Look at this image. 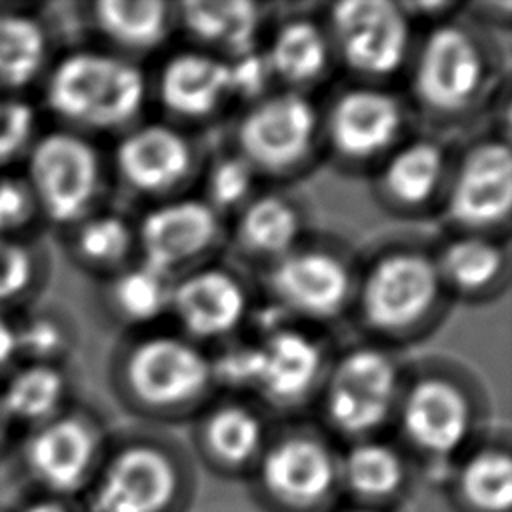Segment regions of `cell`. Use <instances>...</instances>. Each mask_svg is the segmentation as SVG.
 Returning <instances> with one entry per match:
<instances>
[{
  "label": "cell",
  "instance_id": "cell-42",
  "mask_svg": "<svg viewBox=\"0 0 512 512\" xmlns=\"http://www.w3.org/2000/svg\"><path fill=\"white\" fill-rule=\"evenodd\" d=\"M14 430L10 426V422L6 420L2 408H0V462L8 456V450L12 446V440H14Z\"/></svg>",
  "mask_w": 512,
  "mask_h": 512
},
{
  "label": "cell",
  "instance_id": "cell-34",
  "mask_svg": "<svg viewBox=\"0 0 512 512\" xmlns=\"http://www.w3.org/2000/svg\"><path fill=\"white\" fill-rule=\"evenodd\" d=\"M48 272V254L38 238L0 236V312L18 314L36 304Z\"/></svg>",
  "mask_w": 512,
  "mask_h": 512
},
{
  "label": "cell",
  "instance_id": "cell-15",
  "mask_svg": "<svg viewBox=\"0 0 512 512\" xmlns=\"http://www.w3.org/2000/svg\"><path fill=\"white\" fill-rule=\"evenodd\" d=\"M512 210V152L500 138L464 150L448 174L444 214L462 232L492 234L508 224Z\"/></svg>",
  "mask_w": 512,
  "mask_h": 512
},
{
  "label": "cell",
  "instance_id": "cell-38",
  "mask_svg": "<svg viewBox=\"0 0 512 512\" xmlns=\"http://www.w3.org/2000/svg\"><path fill=\"white\" fill-rule=\"evenodd\" d=\"M40 222V214L22 172L0 170V236L26 238Z\"/></svg>",
  "mask_w": 512,
  "mask_h": 512
},
{
  "label": "cell",
  "instance_id": "cell-21",
  "mask_svg": "<svg viewBox=\"0 0 512 512\" xmlns=\"http://www.w3.org/2000/svg\"><path fill=\"white\" fill-rule=\"evenodd\" d=\"M342 502L402 510L418 472L396 440L384 436L344 444L338 456Z\"/></svg>",
  "mask_w": 512,
  "mask_h": 512
},
{
  "label": "cell",
  "instance_id": "cell-4",
  "mask_svg": "<svg viewBox=\"0 0 512 512\" xmlns=\"http://www.w3.org/2000/svg\"><path fill=\"white\" fill-rule=\"evenodd\" d=\"M38 88L42 110L56 126L86 136L128 130L148 96L146 76L134 60L82 46L52 58Z\"/></svg>",
  "mask_w": 512,
  "mask_h": 512
},
{
  "label": "cell",
  "instance_id": "cell-26",
  "mask_svg": "<svg viewBox=\"0 0 512 512\" xmlns=\"http://www.w3.org/2000/svg\"><path fill=\"white\" fill-rule=\"evenodd\" d=\"M52 62V34L42 14L0 4V96H28Z\"/></svg>",
  "mask_w": 512,
  "mask_h": 512
},
{
  "label": "cell",
  "instance_id": "cell-13",
  "mask_svg": "<svg viewBox=\"0 0 512 512\" xmlns=\"http://www.w3.org/2000/svg\"><path fill=\"white\" fill-rule=\"evenodd\" d=\"M356 272L332 246L298 244L266 266V290L282 314L302 322H332L354 300Z\"/></svg>",
  "mask_w": 512,
  "mask_h": 512
},
{
  "label": "cell",
  "instance_id": "cell-18",
  "mask_svg": "<svg viewBox=\"0 0 512 512\" xmlns=\"http://www.w3.org/2000/svg\"><path fill=\"white\" fill-rule=\"evenodd\" d=\"M190 454L224 480H246L258 462L270 424L264 410L244 398L210 400L194 418Z\"/></svg>",
  "mask_w": 512,
  "mask_h": 512
},
{
  "label": "cell",
  "instance_id": "cell-27",
  "mask_svg": "<svg viewBox=\"0 0 512 512\" xmlns=\"http://www.w3.org/2000/svg\"><path fill=\"white\" fill-rule=\"evenodd\" d=\"M446 292L468 300L496 294L508 280V250L492 234L462 232L434 256Z\"/></svg>",
  "mask_w": 512,
  "mask_h": 512
},
{
  "label": "cell",
  "instance_id": "cell-32",
  "mask_svg": "<svg viewBox=\"0 0 512 512\" xmlns=\"http://www.w3.org/2000/svg\"><path fill=\"white\" fill-rule=\"evenodd\" d=\"M70 258L88 272L106 274V278L128 266L136 250V230L120 214L94 210L74 226L64 230Z\"/></svg>",
  "mask_w": 512,
  "mask_h": 512
},
{
  "label": "cell",
  "instance_id": "cell-2",
  "mask_svg": "<svg viewBox=\"0 0 512 512\" xmlns=\"http://www.w3.org/2000/svg\"><path fill=\"white\" fill-rule=\"evenodd\" d=\"M180 440L158 426L110 436L106 454L80 496L84 512H188L196 498V466Z\"/></svg>",
  "mask_w": 512,
  "mask_h": 512
},
{
  "label": "cell",
  "instance_id": "cell-19",
  "mask_svg": "<svg viewBox=\"0 0 512 512\" xmlns=\"http://www.w3.org/2000/svg\"><path fill=\"white\" fill-rule=\"evenodd\" d=\"M112 164L118 180L134 194L170 198L196 166L194 144L166 122H144L124 130L114 146Z\"/></svg>",
  "mask_w": 512,
  "mask_h": 512
},
{
  "label": "cell",
  "instance_id": "cell-23",
  "mask_svg": "<svg viewBox=\"0 0 512 512\" xmlns=\"http://www.w3.org/2000/svg\"><path fill=\"white\" fill-rule=\"evenodd\" d=\"M162 108L182 120H206L232 100L228 60L200 50L168 56L156 78Z\"/></svg>",
  "mask_w": 512,
  "mask_h": 512
},
{
  "label": "cell",
  "instance_id": "cell-29",
  "mask_svg": "<svg viewBox=\"0 0 512 512\" xmlns=\"http://www.w3.org/2000/svg\"><path fill=\"white\" fill-rule=\"evenodd\" d=\"M70 400L64 364L18 362L0 380V408L14 434L54 418L72 404Z\"/></svg>",
  "mask_w": 512,
  "mask_h": 512
},
{
  "label": "cell",
  "instance_id": "cell-11",
  "mask_svg": "<svg viewBox=\"0 0 512 512\" xmlns=\"http://www.w3.org/2000/svg\"><path fill=\"white\" fill-rule=\"evenodd\" d=\"M322 118L304 92L278 90L246 106L236 124V154L260 176H292L314 156Z\"/></svg>",
  "mask_w": 512,
  "mask_h": 512
},
{
  "label": "cell",
  "instance_id": "cell-8",
  "mask_svg": "<svg viewBox=\"0 0 512 512\" xmlns=\"http://www.w3.org/2000/svg\"><path fill=\"white\" fill-rule=\"evenodd\" d=\"M112 432L76 404L14 436L8 456L20 492H44L80 500L90 486Z\"/></svg>",
  "mask_w": 512,
  "mask_h": 512
},
{
  "label": "cell",
  "instance_id": "cell-35",
  "mask_svg": "<svg viewBox=\"0 0 512 512\" xmlns=\"http://www.w3.org/2000/svg\"><path fill=\"white\" fill-rule=\"evenodd\" d=\"M20 362L62 364L74 344V328L54 308L28 306L14 314Z\"/></svg>",
  "mask_w": 512,
  "mask_h": 512
},
{
  "label": "cell",
  "instance_id": "cell-30",
  "mask_svg": "<svg viewBox=\"0 0 512 512\" xmlns=\"http://www.w3.org/2000/svg\"><path fill=\"white\" fill-rule=\"evenodd\" d=\"M88 20L112 52L148 54L162 46L176 24V4L164 0H102L90 4Z\"/></svg>",
  "mask_w": 512,
  "mask_h": 512
},
{
  "label": "cell",
  "instance_id": "cell-3",
  "mask_svg": "<svg viewBox=\"0 0 512 512\" xmlns=\"http://www.w3.org/2000/svg\"><path fill=\"white\" fill-rule=\"evenodd\" d=\"M110 388L148 426L192 420L216 388L212 358L182 334L146 332L116 348Z\"/></svg>",
  "mask_w": 512,
  "mask_h": 512
},
{
  "label": "cell",
  "instance_id": "cell-22",
  "mask_svg": "<svg viewBox=\"0 0 512 512\" xmlns=\"http://www.w3.org/2000/svg\"><path fill=\"white\" fill-rule=\"evenodd\" d=\"M440 492L452 512H512V450L486 430L450 468Z\"/></svg>",
  "mask_w": 512,
  "mask_h": 512
},
{
  "label": "cell",
  "instance_id": "cell-40",
  "mask_svg": "<svg viewBox=\"0 0 512 512\" xmlns=\"http://www.w3.org/2000/svg\"><path fill=\"white\" fill-rule=\"evenodd\" d=\"M10 512H84L74 498L44 494V492H20Z\"/></svg>",
  "mask_w": 512,
  "mask_h": 512
},
{
  "label": "cell",
  "instance_id": "cell-39",
  "mask_svg": "<svg viewBox=\"0 0 512 512\" xmlns=\"http://www.w3.org/2000/svg\"><path fill=\"white\" fill-rule=\"evenodd\" d=\"M228 72L232 98H242L252 104L268 94L272 74L260 48L228 60Z\"/></svg>",
  "mask_w": 512,
  "mask_h": 512
},
{
  "label": "cell",
  "instance_id": "cell-24",
  "mask_svg": "<svg viewBox=\"0 0 512 512\" xmlns=\"http://www.w3.org/2000/svg\"><path fill=\"white\" fill-rule=\"evenodd\" d=\"M448 156L432 138L402 140L378 164L376 192L386 208L420 212L432 206L448 182Z\"/></svg>",
  "mask_w": 512,
  "mask_h": 512
},
{
  "label": "cell",
  "instance_id": "cell-43",
  "mask_svg": "<svg viewBox=\"0 0 512 512\" xmlns=\"http://www.w3.org/2000/svg\"><path fill=\"white\" fill-rule=\"evenodd\" d=\"M334 512H402V510H392V508H376V506H362V504H350L342 502Z\"/></svg>",
  "mask_w": 512,
  "mask_h": 512
},
{
  "label": "cell",
  "instance_id": "cell-17",
  "mask_svg": "<svg viewBox=\"0 0 512 512\" xmlns=\"http://www.w3.org/2000/svg\"><path fill=\"white\" fill-rule=\"evenodd\" d=\"M136 230L140 262L166 274L180 276L202 266L222 238V216L202 198H166L144 212Z\"/></svg>",
  "mask_w": 512,
  "mask_h": 512
},
{
  "label": "cell",
  "instance_id": "cell-20",
  "mask_svg": "<svg viewBox=\"0 0 512 512\" xmlns=\"http://www.w3.org/2000/svg\"><path fill=\"white\" fill-rule=\"evenodd\" d=\"M250 310V298L238 274L224 266H196L172 282L170 312L182 336L192 342L232 336Z\"/></svg>",
  "mask_w": 512,
  "mask_h": 512
},
{
  "label": "cell",
  "instance_id": "cell-25",
  "mask_svg": "<svg viewBox=\"0 0 512 512\" xmlns=\"http://www.w3.org/2000/svg\"><path fill=\"white\" fill-rule=\"evenodd\" d=\"M264 12L246 0H188L176 4V24L196 42L194 48L232 60L256 50Z\"/></svg>",
  "mask_w": 512,
  "mask_h": 512
},
{
  "label": "cell",
  "instance_id": "cell-37",
  "mask_svg": "<svg viewBox=\"0 0 512 512\" xmlns=\"http://www.w3.org/2000/svg\"><path fill=\"white\" fill-rule=\"evenodd\" d=\"M38 132V108L28 96H0V170L22 164Z\"/></svg>",
  "mask_w": 512,
  "mask_h": 512
},
{
  "label": "cell",
  "instance_id": "cell-5",
  "mask_svg": "<svg viewBox=\"0 0 512 512\" xmlns=\"http://www.w3.org/2000/svg\"><path fill=\"white\" fill-rule=\"evenodd\" d=\"M338 456L320 426L276 428L244 480L250 500L260 512H334L342 504Z\"/></svg>",
  "mask_w": 512,
  "mask_h": 512
},
{
  "label": "cell",
  "instance_id": "cell-12",
  "mask_svg": "<svg viewBox=\"0 0 512 512\" xmlns=\"http://www.w3.org/2000/svg\"><path fill=\"white\" fill-rule=\"evenodd\" d=\"M334 58L366 84L398 74L410 60L412 26L400 2L346 0L328 10Z\"/></svg>",
  "mask_w": 512,
  "mask_h": 512
},
{
  "label": "cell",
  "instance_id": "cell-16",
  "mask_svg": "<svg viewBox=\"0 0 512 512\" xmlns=\"http://www.w3.org/2000/svg\"><path fill=\"white\" fill-rule=\"evenodd\" d=\"M406 108L378 84H356L340 92L322 118L330 152L350 166L382 162L402 142Z\"/></svg>",
  "mask_w": 512,
  "mask_h": 512
},
{
  "label": "cell",
  "instance_id": "cell-28",
  "mask_svg": "<svg viewBox=\"0 0 512 512\" xmlns=\"http://www.w3.org/2000/svg\"><path fill=\"white\" fill-rule=\"evenodd\" d=\"M262 54L272 80L294 92H304V88L320 82L334 60L326 28L308 16H292L280 22Z\"/></svg>",
  "mask_w": 512,
  "mask_h": 512
},
{
  "label": "cell",
  "instance_id": "cell-36",
  "mask_svg": "<svg viewBox=\"0 0 512 512\" xmlns=\"http://www.w3.org/2000/svg\"><path fill=\"white\" fill-rule=\"evenodd\" d=\"M258 174L236 152L222 154L208 164L202 200L216 212H238L252 196Z\"/></svg>",
  "mask_w": 512,
  "mask_h": 512
},
{
  "label": "cell",
  "instance_id": "cell-33",
  "mask_svg": "<svg viewBox=\"0 0 512 512\" xmlns=\"http://www.w3.org/2000/svg\"><path fill=\"white\" fill-rule=\"evenodd\" d=\"M172 282V276L136 262L106 278L102 298L114 320L142 328L170 312Z\"/></svg>",
  "mask_w": 512,
  "mask_h": 512
},
{
  "label": "cell",
  "instance_id": "cell-41",
  "mask_svg": "<svg viewBox=\"0 0 512 512\" xmlns=\"http://www.w3.org/2000/svg\"><path fill=\"white\" fill-rule=\"evenodd\" d=\"M20 362L14 314L0 312V380Z\"/></svg>",
  "mask_w": 512,
  "mask_h": 512
},
{
  "label": "cell",
  "instance_id": "cell-7",
  "mask_svg": "<svg viewBox=\"0 0 512 512\" xmlns=\"http://www.w3.org/2000/svg\"><path fill=\"white\" fill-rule=\"evenodd\" d=\"M432 254L394 246L374 256L356 276L354 300L360 322L378 338L414 340L440 316L446 300Z\"/></svg>",
  "mask_w": 512,
  "mask_h": 512
},
{
  "label": "cell",
  "instance_id": "cell-31",
  "mask_svg": "<svg viewBox=\"0 0 512 512\" xmlns=\"http://www.w3.org/2000/svg\"><path fill=\"white\" fill-rule=\"evenodd\" d=\"M304 218L300 208L284 194H254L238 212L234 242L238 250L266 266L302 244Z\"/></svg>",
  "mask_w": 512,
  "mask_h": 512
},
{
  "label": "cell",
  "instance_id": "cell-10",
  "mask_svg": "<svg viewBox=\"0 0 512 512\" xmlns=\"http://www.w3.org/2000/svg\"><path fill=\"white\" fill-rule=\"evenodd\" d=\"M40 222L68 230L96 210L104 164L90 136L54 126L40 130L20 168Z\"/></svg>",
  "mask_w": 512,
  "mask_h": 512
},
{
  "label": "cell",
  "instance_id": "cell-9",
  "mask_svg": "<svg viewBox=\"0 0 512 512\" xmlns=\"http://www.w3.org/2000/svg\"><path fill=\"white\" fill-rule=\"evenodd\" d=\"M496 78L492 50L472 26L442 20L432 26L412 56L410 90L416 106L438 122L474 112Z\"/></svg>",
  "mask_w": 512,
  "mask_h": 512
},
{
  "label": "cell",
  "instance_id": "cell-1",
  "mask_svg": "<svg viewBox=\"0 0 512 512\" xmlns=\"http://www.w3.org/2000/svg\"><path fill=\"white\" fill-rule=\"evenodd\" d=\"M484 420L478 386L456 368L428 364L404 374L392 428L418 480L440 490L452 464L486 432Z\"/></svg>",
  "mask_w": 512,
  "mask_h": 512
},
{
  "label": "cell",
  "instance_id": "cell-6",
  "mask_svg": "<svg viewBox=\"0 0 512 512\" xmlns=\"http://www.w3.org/2000/svg\"><path fill=\"white\" fill-rule=\"evenodd\" d=\"M404 384L398 358L380 344H358L328 362L316 396L320 428L338 444L384 436Z\"/></svg>",
  "mask_w": 512,
  "mask_h": 512
},
{
  "label": "cell",
  "instance_id": "cell-14",
  "mask_svg": "<svg viewBox=\"0 0 512 512\" xmlns=\"http://www.w3.org/2000/svg\"><path fill=\"white\" fill-rule=\"evenodd\" d=\"M328 362L312 332L298 324H270L252 342L250 394L266 410L294 414L316 400Z\"/></svg>",
  "mask_w": 512,
  "mask_h": 512
}]
</instances>
